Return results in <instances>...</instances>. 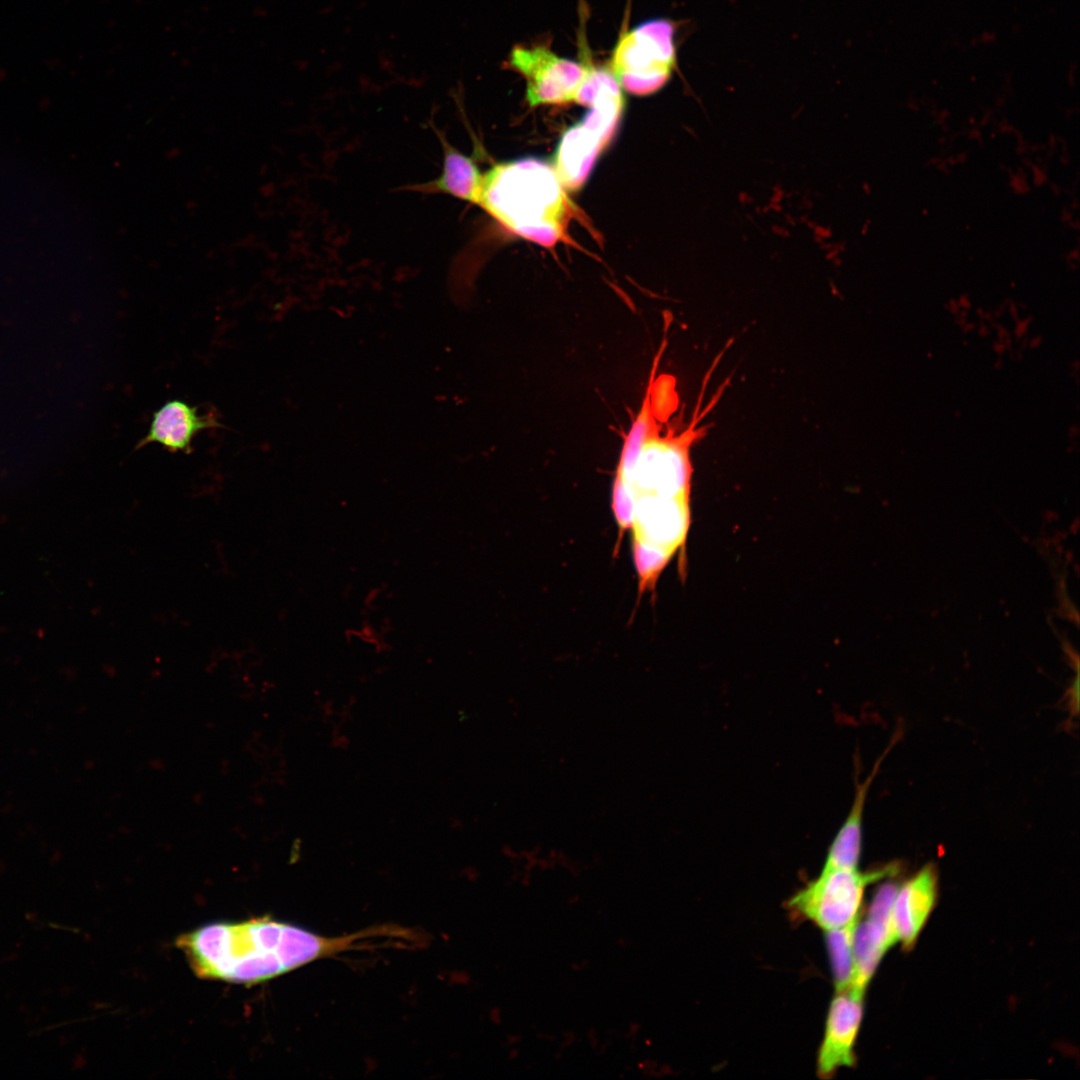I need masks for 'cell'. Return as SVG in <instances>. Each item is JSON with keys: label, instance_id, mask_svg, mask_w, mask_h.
I'll use <instances>...</instances> for the list:
<instances>
[{"label": "cell", "instance_id": "cell-13", "mask_svg": "<svg viewBox=\"0 0 1080 1080\" xmlns=\"http://www.w3.org/2000/svg\"><path fill=\"white\" fill-rule=\"evenodd\" d=\"M857 922L826 931V945L837 992L853 986L855 978L854 934Z\"/></svg>", "mask_w": 1080, "mask_h": 1080}, {"label": "cell", "instance_id": "cell-3", "mask_svg": "<svg viewBox=\"0 0 1080 1080\" xmlns=\"http://www.w3.org/2000/svg\"><path fill=\"white\" fill-rule=\"evenodd\" d=\"M508 230L551 247L563 239L568 199L553 166L536 158L494 165L483 174L478 204Z\"/></svg>", "mask_w": 1080, "mask_h": 1080}, {"label": "cell", "instance_id": "cell-11", "mask_svg": "<svg viewBox=\"0 0 1080 1080\" xmlns=\"http://www.w3.org/2000/svg\"><path fill=\"white\" fill-rule=\"evenodd\" d=\"M443 149L442 171L435 179L409 187L412 191L444 194L478 204L483 181L474 160L455 149L445 135L437 131Z\"/></svg>", "mask_w": 1080, "mask_h": 1080}, {"label": "cell", "instance_id": "cell-6", "mask_svg": "<svg viewBox=\"0 0 1080 1080\" xmlns=\"http://www.w3.org/2000/svg\"><path fill=\"white\" fill-rule=\"evenodd\" d=\"M507 64L526 80V99L532 107L574 102L585 74L582 61L558 56L539 44L514 46Z\"/></svg>", "mask_w": 1080, "mask_h": 1080}, {"label": "cell", "instance_id": "cell-5", "mask_svg": "<svg viewBox=\"0 0 1080 1080\" xmlns=\"http://www.w3.org/2000/svg\"><path fill=\"white\" fill-rule=\"evenodd\" d=\"M895 873L896 864L868 872L823 867L816 879L790 899L788 906L825 931L842 928L858 921L865 887Z\"/></svg>", "mask_w": 1080, "mask_h": 1080}, {"label": "cell", "instance_id": "cell-9", "mask_svg": "<svg viewBox=\"0 0 1080 1080\" xmlns=\"http://www.w3.org/2000/svg\"><path fill=\"white\" fill-rule=\"evenodd\" d=\"M937 873L926 865L898 887L892 906V927L896 941L914 943L936 900Z\"/></svg>", "mask_w": 1080, "mask_h": 1080}, {"label": "cell", "instance_id": "cell-2", "mask_svg": "<svg viewBox=\"0 0 1080 1080\" xmlns=\"http://www.w3.org/2000/svg\"><path fill=\"white\" fill-rule=\"evenodd\" d=\"M365 936L326 937L261 917L210 923L178 937L176 944L199 977L256 984L353 949Z\"/></svg>", "mask_w": 1080, "mask_h": 1080}, {"label": "cell", "instance_id": "cell-10", "mask_svg": "<svg viewBox=\"0 0 1080 1080\" xmlns=\"http://www.w3.org/2000/svg\"><path fill=\"white\" fill-rule=\"evenodd\" d=\"M608 143L609 139L582 120L563 133L552 166L566 189L577 190L583 185Z\"/></svg>", "mask_w": 1080, "mask_h": 1080}, {"label": "cell", "instance_id": "cell-1", "mask_svg": "<svg viewBox=\"0 0 1080 1080\" xmlns=\"http://www.w3.org/2000/svg\"><path fill=\"white\" fill-rule=\"evenodd\" d=\"M642 404L624 435L612 484L618 539L628 530L657 535L690 521L691 448L705 432L696 422L664 429L670 382L652 370ZM617 542V545L619 543Z\"/></svg>", "mask_w": 1080, "mask_h": 1080}, {"label": "cell", "instance_id": "cell-12", "mask_svg": "<svg viewBox=\"0 0 1080 1080\" xmlns=\"http://www.w3.org/2000/svg\"><path fill=\"white\" fill-rule=\"evenodd\" d=\"M879 762H877L875 769L866 778L865 782L857 785L853 805L829 847L823 867L857 868L862 847L864 804L871 782L878 770Z\"/></svg>", "mask_w": 1080, "mask_h": 1080}, {"label": "cell", "instance_id": "cell-7", "mask_svg": "<svg viewBox=\"0 0 1080 1080\" xmlns=\"http://www.w3.org/2000/svg\"><path fill=\"white\" fill-rule=\"evenodd\" d=\"M864 991L852 986L837 992L831 1001L817 1058L821 1078H831L840 1067L855 1063L853 1049L863 1015Z\"/></svg>", "mask_w": 1080, "mask_h": 1080}, {"label": "cell", "instance_id": "cell-8", "mask_svg": "<svg viewBox=\"0 0 1080 1080\" xmlns=\"http://www.w3.org/2000/svg\"><path fill=\"white\" fill-rule=\"evenodd\" d=\"M219 426L214 414H200L197 407L173 399L154 412L147 434L136 448L156 443L170 452L189 454L192 442L200 432Z\"/></svg>", "mask_w": 1080, "mask_h": 1080}, {"label": "cell", "instance_id": "cell-4", "mask_svg": "<svg viewBox=\"0 0 1080 1080\" xmlns=\"http://www.w3.org/2000/svg\"><path fill=\"white\" fill-rule=\"evenodd\" d=\"M675 33V24L663 18L621 33L608 68L622 89L647 96L667 84L677 66Z\"/></svg>", "mask_w": 1080, "mask_h": 1080}]
</instances>
